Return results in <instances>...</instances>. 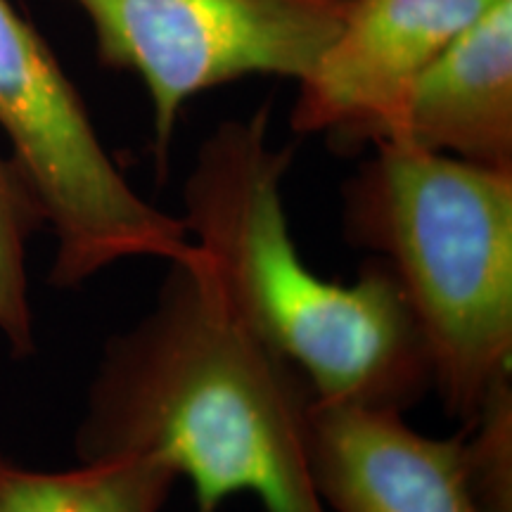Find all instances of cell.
Returning <instances> with one entry per match:
<instances>
[{"mask_svg": "<svg viewBox=\"0 0 512 512\" xmlns=\"http://www.w3.org/2000/svg\"><path fill=\"white\" fill-rule=\"evenodd\" d=\"M316 394L211 290L169 264L152 311L114 337L88 394L81 460L150 456L188 479L195 512L252 494L266 512H328L311 475Z\"/></svg>", "mask_w": 512, "mask_h": 512, "instance_id": "obj_1", "label": "cell"}, {"mask_svg": "<svg viewBox=\"0 0 512 512\" xmlns=\"http://www.w3.org/2000/svg\"><path fill=\"white\" fill-rule=\"evenodd\" d=\"M290 147L268 140V107L230 119L197 152L185 183L195 259L211 290L302 373L316 401L406 411L432 387L418 325L382 259L354 285L304 264L287 226Z\"/></svg>", "mask_w": 512, "mask_h": 512, "instance_id": "obj_2", "label": "cell"}, {"mask_svg": "<svg viewBox=\"0 0 512 512\" xmlns=\"http://www.w3.org/2000/svg\"><path fill=\"white\" fill-rule=\"evenodd\" d=\"M347 233L380 254L418 325L444 408L467 427L512 361V171L377 143Z\"/></svg>", "mask_w": 512, "mask_h": 512, "instance_id": "obj_3", "label": "cell"}, {"mask_svg": "<svg viewBox=\"0 0 512 512\" xmlns=\"http://www.w3.org/2000/svg\"><path fill=\"white\" fill-rule=\"evenodd\" d=\"M0 131L55 233V287L72 290L121 261L190 259L183 219L131 188L53 50L10 0H0Z\"/></svg>", "mask_w": 512, "mask_h": 512, "instance_id": "obj_4", "label": "cell"}, {"mask_svg": "<svg viewBox=\"0 0 512 512\" xmlns=\"http://www.w3.org/2000/svg\"><path fill=\"white\" fill-rule=\"evenodd\" d=\"M100 57L131 69L152 100L164 164L192 95L254 74L302 81L330 48L354 0H76Z\"/></svg>", "mask_w": 512, "mask_h": 512, "instance_id": "obj_5", "label": "cell"}, {"mask_svg": "<svg viewBox=\"0 0 512 512\" xmlns=\"http://www.w3.org/2000/svg\"><path fill=\"white\" fill-rule=\"evenodd\" d=\"M501 0H354L344 27L299 81L297 133L351 147L373 143L408 86Z\"/></svg>", "mask_w": 512, "mask_h": 512, "instance_id": "obj_6", "label": "cell"}, {"mask_svg": "<svg viewBox=\"0 0 512 512\" xmlns=\"http://www.w3.org/2000/svg\"><path fill=\"white\" fill-rule=\"evenodd\" d=\"M309 456L335 512H475L463 439L422 437L401 411L316 401Z\"/></svg>", "mask_w": 512, "mask_h": 512, "instance_id": "obj_7", "label": "cell"}, {"mask_svg": "<svg viewBox=\"0 0 512 512\" xmlns=\"http://www.w3.org/2000/svg\"><path fill=\"white\" fill-rule=\"evenodd\" d=\"M399 143L512 171V0H501L427 64L377 128Z\"/></svg>", "mask_w": 512, "mask_h": 512, "instance_id": "obj_8", "label": "cell"}, {"mask_svg": "<svg viewBox=\"0 0 512 512\" xmlns=\"http://www.w3.org/2000/svg\"><path fill=\"white\" fill-rule=\"evenodd\" d=\"M176 472L150 456L81 460L67 472L0 463V512H162Z\"/></svg>", "mask_w": 512, "mask_h": 512, "instance_id": "obj_9", "label": "cell"}, {"mask_svg": "<svg viewBox=\"0 0 512 512\" xmlns=\"http://www.w3.org/2000/svg\"><path fill=\"white\" fill-rule=\"evenodd\" d=\"M43 223L34 192L12 159L0 155V335L17 356L34 351L27 247Z\"/></svg>", "mask_w": 512, "mask_h": 512, "instance_id": "obj_10", "label": "cell"}, {"mask_svg": "<svg viewBox=\"0 0 512 512\" xmlns=\"http://www.w3.org/2000/svg\"><path fill=\"white\" fill-rule=\"evenodd\" d=\"M463 441L475 512H512V387L494 389Z\"/></svg>", "mask_w": 512, "mask_h": 512, "instance_id": "obj_11", "label": "cell"}]
</instances>
